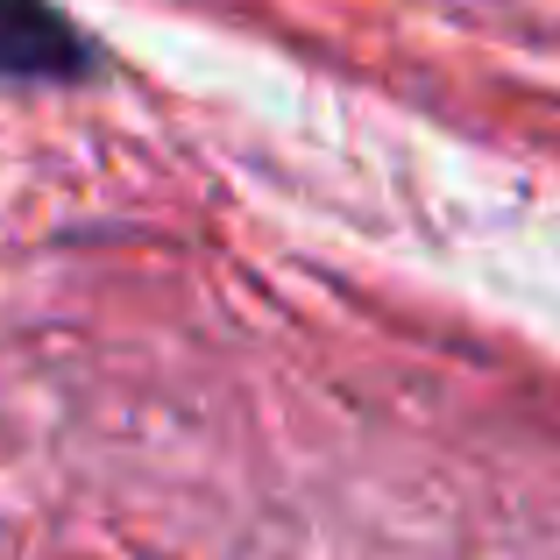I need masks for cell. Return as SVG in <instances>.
Returning <instances> with one entry per match:
<instances>
[{
    "mask_svg": "<svg viewBox=\"0 0 560 560\" xmlns=\"http://www.w3.org/2000/svg\"><path fill=\"white\" fill-rule=\"evenodd\" d=\"M93 71V43L50 0H0V79L14 85H79Z\"/></svg>",
    "mask_w": 560,
    "mask_h": 560,
    "instance_id": "6da1fadb",
    "label": "cell"
}]
</instances>
